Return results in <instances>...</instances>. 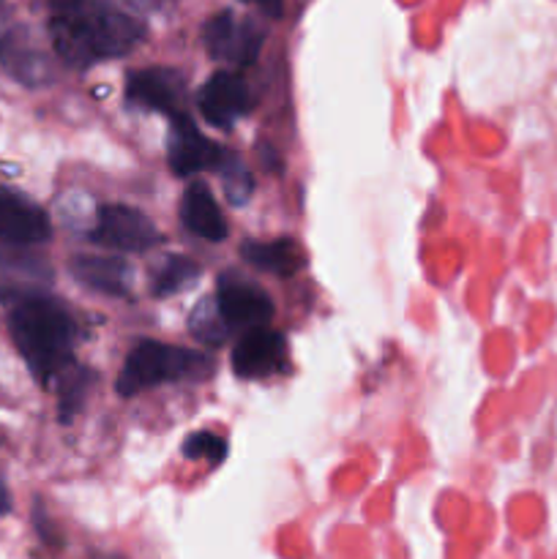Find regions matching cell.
Returning a JSON list of instances; mask_svg holds the SVG:
<instances>
[{"instance_id": "6da1fadb", "label": "cell", "mask_w": 557, "mask_h": 559, "mask_svg": "<svg viewBox=\"0 0 557 559\" xmlns=\"http://www.w3.org/2000/svg\"><path fill=\"white\" fill-rule=\"evenodd\" d=\"M52 49L71 69H87L107 58L129 55L145 38V25L107 0H85L80 9L49 20Z\"/></svg>"}, {"instance_id": "7a4b0ae2", "label": "cell", "mask_w": 557, "mask_h": 559, "mask_svg": "<svg viewBox=\"0 0 557 559\" xmlns=\"http://www.w3.org/2000/svg\"><path fill=\"white\" fill-rule=\"evenodd\" d=\"M9 331L25 364L42 382L60 377L71 366L76 328L60 304L38 295L16 300L9 314Z\"/></svg>"}, {"instance_id": "3957f363", "label": "cell", "mask_w": 557, "mask_h": 559, "mask_svg": "<svg viewBox=\"0 0 557 559\" xmlns=\"http://www.w3.org/2000/svg\"><path fill=\"white\" fill-rule=\"evenodd\" d=\"M211 371L213 360L205 353L173 347V344L142 342L126 358L115 388H118L120 396H137V393L162 385V382L200 380Z\"/></svg>"}, {"instance_id": "277c9868", "label": "cell", "mask_w": 557, "mask_h": 559, "mask_svg": "<svg viewBox=\"0 0 557 559\" xmlns=\"http://www.w3.org/2000/svg\"><path fill=\"white\" fill-rule=\"evenodd\" d=\"M202 44H205L208 55L224 63L235 66H251L260 55L262 33L246 16L233 14V11H222V14L211 16L202 27Z\"/></svg>"}, {"instance_id": "5b68a950", "label": "cell", "mask_w": 557, "mask_h": 559, "mask_svg": "<svg viewBox=\"0 0 557 559\" xmlns=\"http://www.w3.org/2000/svg\"><path fill=\"white\" fill-rule=\"evenodd\" d=\"M126 96L131 104L167 115L169 120L186 118V80L180 71L164 69H140L131 71L126 80Z\"/></svg>"}, {"instance_id": "8992f818", "label": "cell", "mask_w": 557, "mask_h": 559, "mask_svg": "<svg viewBox=\"0 0 557 559\" xmlns=\"http://www.w3.org/2000/svg\"><path fill=\"white\" fill-rule=\"evenodd\" d=\"M91 240L118 251H147L162 240L156 224L129 205H104L91 229Z\"/></svg>"}, {"instance_id": "52a82bcc", "label": "cell", "mask_w": 557, "mask_h": 559, "mask_svg": "<svg viewBox=\"0 0 557 559\" xmlns=\"http://www.w3.org/2000/svg\"><path fill=\"white\" fill-rule=\"evenodd\" d=\"M197 104H200L202 118L216 129H229L235 120L251 112V98L249 82L235 71H216L208 76L205 85L197 93Z\"/></svg>"}, {"instance_id": "ba28073f", "label": "cell", "mask_w": 557, "mask_h": 559, "mask_svg": "<svg viewBox=\"0 0 557 559\" xmlns=\"http://www.w3.org/2000/svg\"><path fill=\"white\" fill-rule=\"evenodd\" d=\"M222 158L224 147L208 140L189 115L173 120V129H169L167 140V162L175 175L186 178V175H194L200 169H216L222 164Z\"/></svg>"}, {"instance_id": "9c48e42d", "label": "cell", "mask_w": 557, "mask_h": 559, "mask_svg": "<svg viewBox=\"0 0 557 559\" xmlns=\"http://www.w3.org/2000/svg\"><path fill=\"white\" fill-rule=\"evenodd\" d=\"M287 360V342L282 333L254 328L246 333L233 349V371L240 380H262L284 369Z\"/></svg>"}, {"instance_id": "30bf717a", "label": "cell", "mask_w": 557, "mask_h": 559, "mask_svg": "<svg viewBox=\"0 0 557 559\" xmlns=\"http://www.w3.org/2000/svg\"><path fill=\"white\" fill-rule=\"evenodd\" d=\"M216 306L229 331L233 328H251L254 331L273 317L271 298L254 284H246L244 278L233 276H222V282H218Z\"/></svg>"}, {"instance_id": "8fae6325", "label": "cell", "mask_w": 557, "mask_h": 559, "mask_svg": "<svg viewBox=\"0 0 557 559\" xmlns=\"http://www.w3.org/2000/svg\"><path fill=\"white\" fill-rule=\"evenodd\" d=\"M0 66L27 87L47 85L52 80L49 58L25 27H11L5 36H0Z\"/></svg>"}, {"instance_id": "7c38bea8", "label": "cell", "mask_w": 557, "mask_h": 559, "mask_svg": "<svg viewBox=\"0 0 557 559\" xmlns=\"http://www.w3.org/2000/svg\"><path fill=\"white\" fill-rule=\"evenodd\" d=\"M47 213L16 191L0 186V238L16 246L44 243L49 238Z\"/></svg>"}, {"instance_id": "4fadbf2b", "label": "cell", "mask_w": 557, "mask_h": 559, "mask_svg": "<svg viewBox=\"0 0 557 559\" xmlns=\"http://www.w3.org/2000/svg\"><path fill=\"white\" fill-rule=\"evenodd\" d=\"M180 218H183L186 229L197 233L200 238L213 240V243L227 238V222H224L211 189H208L205 183H200V180L183 191V200H180Z\"/></svg>"}, {"instance_id": "5bb4252c", "label": "cell", "mask_w": 557, "mask_h": 559, "mask_svg": "<svg viewBox=\"0 0 557 559\" xmlns=\"http://www.w3.org/2000/svg\"><path fill=\"white\" fill-rule=\"evenodd\" d=\"M71 273L96 293L123 298L131 287V267L118 257H74Z\"/></svg>"}, {"instance_id": "9a60e30c", "label": "cell", "mask_w": 557, "mask_h": 559, "mask_svg": "<svg viewBox=\"0 0 557 559\" xmlns=\"http://www.w3.org/2000/svg\"><path fill=\"white\" fill-rule=\"evenodd\" d=\"M240 254L249 265L273 273V276H293L304 267V249L289 238L268 240V243L249 240L240 246Z\"/></svg>"}, {"instance_id": "2e32d148", "label": "cell", "mask_w": 557, "mask_h": 559, "mask_svg": "<svg viewBox=\"0 0 557 559\" xmlns=\"http://www.w3.org/2000/svg\"><path fill=\"white\" fill-rule=\"evenodd\" d=\"M27 260L31 257L0 254V298H11L14 304L33 298V282L47 278V273H42V265L36 267V262Z\"/></svg>"}, {"instance_id": "e0dca14e", "label": "cell", "mask_w": 557, "mask_h": 559, "mask_svg": "<svg viewBox=\"0 0 557 559\" xmlns=\"http://www.w3.org/2000/svg\"><path fill=\"white\" fill-rule=\"evenodd\" d=\"M189 331L194 333L202 344H211V347L227 342L229 325L224 322L222 311H218L216 298H205L194 311H191Z\"/></svg>"}, {"instance_id": "ac0fdd59", "label": "cell", "mask_w": 557, "mask_h": 559, "mask_svg": "<svg viewBox=\"0 0 557 559\" xmlns=\"http://www.w3.org/2000/svg\"><path fill=\"white\" fill-rule=\"evenodd\" d=\"M197 276H200V265L194 260H189V257H167L164 265L158 267L156 278H153V293L175 295L189 287Z\"/></svg>"}, {"instance_id": "d6986e66", "label": "cell", "mask_w": 557, "mask_h": 559, "mask_svg": "<svg viewBox=\"0 0 557 559\" xmlns=\"http://www.w3.org/2000/svg\"><path fill=\"white\" fill-rule=\"evenodd\" d=\"M216 169L222 173V183H224V191H227V200L233 202V205H244V202H249L251 191H254V175L249 173V167H246L238 156L224 151L222 164H218Z\"/></svg>"}, {"instance_id": "ffe728a7", "label": "cell", "mask_w": 557, "mask_h": 559, "mask_svg": "<svg viewBox=\"0 0 557 559\" xmlns=\"http://www.w3.org/2000/svg\"><path fill=\"white\" fill-rule=\"evenodd\" d=\"M87 382H91V374L85 369H66L60 374V418H74L76 409L82 407V399H85Z\"/></svg>"}, {"instance_id": "44dd1931", "label": "cell", "mask_w": 557, "mask_h": 559, "mask_svg": "<svg viewBox=\"0 0 557 559\" xmlns=\"http://www.w3.org/2000/svg\"><path fill=\"white\" fill-rule=\"evenodd\" d=\"M183 456L208 459V462L218 464L227 456V440H222L218 435H211V431H197V435H191L183 442Z\"/></svg>"}, {"instance_id": "7402d4cb", "label": "cell", "mask_w": 557, "mask_h": 559, "mask_svg": "<svg viewBox=\"0 0 557 559\" xmlns=\"http://www.w3.org/2000/svg\"><path fill=\"white\" fill-rule=\"evenodd\" d=\"M49 519L44 516V511L42 508H36V530H38V535H42V540L47 546H58V535L52 533V527H49Z\"/></svg>"}, {"instance_id": "603a6c76", "label": "cell", "mask_w": 557, "mask_h": 559, "mask_svg": "<svg viewBox=\"0 0 557 559\" xmlns=\"http://www.w3.org/2000/svg\"><path fill=\"white\" fill-rule=\"evenodd\" d=\"M82 3H85V0H49V5L55 9V14H66V11H74V9H80Z\"/></svg>"}, {"instance_id": "cb8c5ba5", "label": "cell", "mask_w": 557, "mask_h": 559, "mask_svg": "<svg viewBox=\"0 0 557 559\" xmlns=\"http://www.w3.org/2000/svg\"><path fill=\"white\" fill-rule=\"evenodd\" d=\"M244 3H257L262 11H268L271 16H276L282 11V0H244Z\"/></svg>"}, {"instance_id": "d4e9b609", "label": "cell", "mask_w": 557, "mask_h": 559, "mask_svg": "<svg viewBox=\"0 0 557 559\" xmlns=\"http://www.w3.org/2000/svg\"><path fill=\"white\" fill-rule=\"evenodd\" d=\"M5 513H11V495H9V486H5L3 478H0V516H5Z\"/></svg>"}, {"instance_id": "484cf974", "label": "cell", "mask_w": 557, "mask_h": 559, "mask_svg": "<svg viewBox=\"0 0 557 559\" xmlns=\"http://www.w3.org/2000/svg\"><path fill=\"white\" fill-rule=\"evenodd\" d=\"M109 559H118V557H109Z\"/></svg>"}]
</instances>
